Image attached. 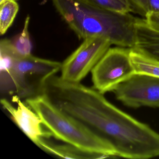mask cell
<instances>
[{"label": "cell", "mask_w": 159, "mask_h": 159, "mask_svg": "<svg viewBox=\"0 0 159 159\" xmlns=\"http://www.w3.org/2000/svg\"><path fill=\"white\" fill-rule=\"evenodd\" d=\"M25 102L57 139L103 158L117 157L108 142L86 125L59 109L44 94L27 98Z\"/></svg>", "instance_id": "obj_3"}, {"label": "cell", "mask_w": 159, "mask_h": 159, "mask_svg": "<svg viewBox=\"0 0 159 159\" xmlns=\"http://www.w3.org/2000/svg\"><path fill=\"white\" fill-rule=\"evenodd\" d=\"M13 99L17 104L16 107L5 98L1 99L2 106L30 139L38 146L43 139L53 136L49 130L44 129L45 126L39 116L25 102H22L17 97H14Z\"/></svg>", "instance_id": "obj_8"}, {"label": "cell", "mask_w": 159, "mask_h": 159, "mask_svg": "<svg viewBox=\"0 0 159 159\" xmlns=\"http://www.w3.org/2000/svg\"><path fill=\"white\" fill-rule=\"evenodd\" d=\"M80 1L106 10L120 13H133L127 0H80Z\"/></svg>", "instance_id": "obj_14"}, {"label": "cell", "mask_w": 159, "mask_h": 159, "mask_svg": "<svg viewBox=\"0 0 159 159\" xmlns=\"http://www.w3.org/2000/svg\"><path fill=\"white\" fill-rule=\"evenodd\" d=\"M150 12H159V0H148Z\"/></svg>", "instance_id": "obj_17"}, {"label": "cell", "mask_w": 159, "mask_h": 159, "mask_svg": "<svg viewBox=\"0 0 159 159\" xmlns=\"http://www.w3.org/2000/svg\"><path fill=\"white\" fill-rule=\"evenodd\" d=\"M48 139H43L38 147L50 154L65 159H101L103 157L94 153L84 151L70 144H57L52 143Z\"/></svg>", "instance_id": "obj_10"}, {"label": "cell", "mask_w": 159, "mask_h": 159, "mask_svg": "<svg viewBox=\"0 0 159 159\" xmlns=\"http://www.w3.org/2000/svg\"><path fill=\"white\" fill-rule=\"evenodd\" d=\"M149 26L159 32V12H149L145 18Z\"/></svg>", "instance_id": "obj_16"}, {"label": "cell", "mask_w": 159, "mask_h": 159, "mask_svg": "<svg viewBox=\"0 0 159 159\" xmlns=\"http://www.w3.org/2000/svg\"><path fill=\"white\" fill-rule=\"evenodd\" d=\"M132 8L133 13L145 19L150 12L148 0H127Z\"/></svg>", "instance_id": "obj_15"}, {"label": "cell", "mask_w": 159, "mask_h": 159, "mask_svg": "<svg viewBox=\"0 0 159 159\" xmlns=\"http://www.w3.org/2000/svg\"><path fill=\"white\" fill-rule=\"evenodd\" d=\"M117 100L129 107L159 108V78L135 73L113 91Z\"/></svg>", "instance_id": "obj_7"}, {"label": "cell", "mask_w": 159, "mask_h": 159, "mask_svg": "<svg viewBox=\"0 0 159 159\" xmlns=\"http://www.w3.org/2000/svg\"><path fill=\"white\" fill-rule=\"evenodd\" d=\"M54 5L80 39L99 37L112 45L133 48L138 17L115 12L80 0H52Z\"/></svg>", "instance_id": "obj_2"}, {"label": "cell", "mask_w": 159, "mask_h": 159, "mask_svg": "<svg viewBox=\"0 0 159 159\" xmlns=\"http://www.w3.org/2000/svg\"><path fill=\"white\" fill-rule=\"evenodd\" d=\"M130 58L135 73L159 78V60L132 48Z\"/></svg>", "instance_id": "obj_12"}, {"label": "cell", "mask_w": 159, "mask_h": 159, "mask_svg": "<svg viewBox=\"0 0 159 159\" xmlns=\"http://www.w3.org/2000/svg\"><path fill=\"white\" fill-rule=\"evenodd\" d=\"M111 43L99 37L88 38L63 63L61 79L71 83H81L111 47Z\"/></svg>", "instance_id": "obj_6"}, {"label": "cell", "mask_w": 159, "mask_h": 159, "mask_svg": "<svg viewBox=\"0 0 159 159\" xmlns=\"http://www.w3.org/2000/svg\"><path fill=\"white\" fill-rule=\"evenodd\" d=\"M30 20V17L28 16L23 31L13 39H4L1 41V46L15 58L25 57L31 54L32 46L28 30Z\"/></svg>", "instance_id": "obj_11"}, {"label": "cell", "mask_w": 159, "mask_h": 159, "mask_svg": "<svg viewBox=\"0 0 159 159\" xmlns=\"http://www.w3.org/2000/svg\"><path fill=\"white\" fill-rule=\"evenodd\" d=\"M17 1V0H0V4H2V3H4V2H6L7 1Z\"/></svg>", "instance_id": "obj_18"}, {"label": "cell", "mask_w": 159, "mask_h": 159, "mask_svg": "<svg viewBox=\"0 0 159 159\" xmlns=\"http://www.w3.org/2000/svg\"><path fill=\"white\" fill-rule=\"evenodd\" d=\"M131 49L115 46L108 49L91 71L93 88L103 94L112 92L135 73Z\"/></svg>", "instance_id": "obj_5"}, {"label": "cell", "mask_w": 159, "mask_h": 159, "mask_svg": "<svg viewBox=\"0 0 159 159\" xmlns=\"http://www.w3.org/2000/svg\"><path fill=\"white\" fill-rule=\"evenodd\" d=\"M62 63L30 54L15 59L8 71H1L0 88L3 94L19 98L33 97L43 93L47 80L61 70Z\"/></svg>", "instance_id": "obj_4"}, {"label": "cell", "mask_w": 159, "mask_h": 159, "mask_svg": "<svg viewBox=\"0 0 159 159\" xmlns=\"http://www.w3.org/2000/svg\"><path fill=\"white\" fill-rule=\"evenodd\" d=\"M134 49L159 60V32L149 26L144 18L136 23V42Z\"/></svg>", "instance_id": "obj_9"}, {"label": "cell", "mask_w": 159, "mask_h": 159, "mask_svg": "<svg viewBox=\"0 0 159 159\" xmlns=\"http://www.w3.org/2000/svg\"><path fill=\"white\" fill-rule=\"evenodd\" d=\"M57 106L106 140L117 157L159 156V133L115 107L93 87L69 84L60 94Z\"/></svg>", "instance_id": "obj_1"}, {"label": "cell", "mask_w": 159, "mask_h": 159, "mask_svg": "<svg viewBox=\"0 0 159 159\" xmlns=\"http://www.w3.org/2000/svg\"><path fill=\"white\" fill-rule=\"evenodd\" d=\"M19 11V5L15 1L6 2L0 4V33L2 35L13 23Z\"/></svg>", "instance_id": "obj_13"}]
</instances>
